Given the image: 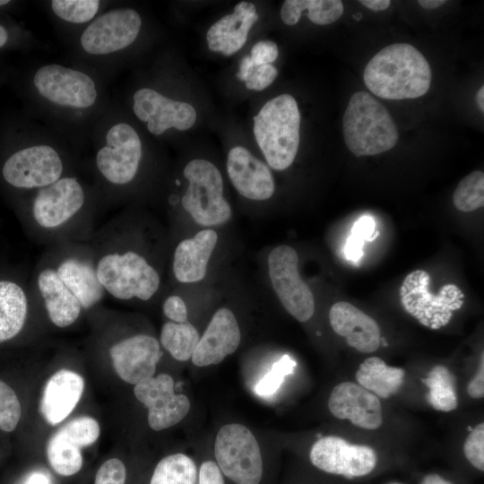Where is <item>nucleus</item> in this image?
I'll list each match as a JSON object with an SVG mask.
<instances>
[{"instance_id": "obj_1", "label": "nucleus", "mask_w": 484, "mask_h": 484, "mask_svg": "<svg viewBox=\"0 0 484 484\" xmlns=\"http://www.w3.org/2000/svg\"><path fill=\"white\" fill-rule=\"evenodd\" d=\"M431 69L424 56L406 43L389 45L365 67L363 79L376 96L386 99H415L428 92Z\"/></svg>"}, {"instance_id": "obj_2", "label": "nucleus", "mask_w": 484, "mask_h": 484, "mask_svg": "<svg viewBox=\"0 0 484 484\" xmlns=\"http://www.w3.org/2000/svg\"><path fill=\"white\" fill-rule=\"evenodd\" d=\"M300 113L294 97L281 94L267 101L254 117V134L268 165L287 169L299 145Z\"/></svg>"}, {"instance_id": "obj_3", "label": "nucleus", "mask_w": 484, "mask_h": 484, "mask_svg": "<svg viewBox=\"0 0 484 484\" xmlns=\"http://www.w3.org/2000/svg\"><path fill=\"white\" fill-rule=\"evenodd\" d=\"M342 126L345 143L357 157L387 151L398 141V131L391 115L366 91H358L350 97Z\"/></svg>"}, {"instance_id": "obj_4", "label": "nucleus", "mask_w": 484, "mask_h": 484, "mask_svg": "<svg viewBox=\"0 0 484 484\" xmlns=\"http://www.w3.org/2000/svg\"><path fill=\"white\" fill-rule=\"evenodd\" d=\"M188 182L181 199L183 209L198 225L220 226L232 217V209L223 195V180L218 168L210 160L194 159L184 168Z\"/></svg>"}, {"instance_id": "obj_5", "label": "nucleus", "mask_w": 484, "mask_h": 484, "mask_svg": "<svg viewBox=\"0 0 484 484\" xmlns=\"http://www.w3.org/2000/svg\"><path fill=\"white\" fill-rule=\"evenodd\" d=\"M95 270L105 291L121 300L134 298L149 300L160 286L157 270L133 250L104 255Z\"/></svg>"}, {"instance_id": "obj_6", "label": "nucleus", "mask_w": 484, "mask_h": 484, "mask_svg": "<svg viewBox=\"0 0 484 484\" xmlns=\"http://www.w3.org/2000/svg\"><path fill=\"white\" fill-rule=\"evenodd\" d=\"M214 455L220 471L236 484H259L263 460L254 434L238 423L220 428L214 443Z\"/></svg>"}, {"instance_id": "obj_7", "label": "nucleus", "mask_w": 484, "mask_h": 484, "mask_svg": "<svg viewBox=\"0 0 484 484\" xmlns=\"http://www.w3.org/2000/svg\"><path fill=\"white\" fill-rule=\"evenodd\" d=\"M429 274L416 270L406 276L400 289L401 303L408 314L431 329L446 325L453 311L463 303V294L454 284L443 286L438 294L428 290Z\"/></svg>"}, {"instance_id": "obj_8", "label": "nucleus", "mask_w": 484, "mask_h": 484, "mask_svg": "<svg viewBox=\"0 0 484 484\" xmlns=\"http://www.w3.org/2000/svg\"><path fill=\"white\" fill-rule=\"evenodd\" d=\"M268 274L274 292L285 310L299 322L315 313V298L298 272V255L290 246L274 247L267 258Z\"/></svg>"}, {"instance_id": "obj_9", "label": "nucleus", "mask_w": 484, "mask_h": 484, "mask_svg": "<svg viewBox=\"0 0 484 484\" xmlns=\"http://www.w3.org/2000/svg\"><path fill=\"white\" fill-rule=\"evenodd\" d=\"M309 459L315 467L324 472L351 480L372 472L377 454L368 445H351L341 437L327 436L312 445Z\"/></svg>"}, {"instance_id": "obj_10", "label": "nucleus", "mask_w": 484, "mask_h": 484, "mask_svg": "<svg viewBox=\"0 0 484 484\" xmlns=\"http://www.w3.org/2000/svg\"><path fill=\"white\" fill-rule=\"evenodd\" d=\"M99 422L89 416L73 419L58 428L46 446L48 461L59 475L77 473L83 462L82 449L91 445L99 436Z\"/></svg>"}, {"instance_id": "obj_11", "label": "nucleus", "mask_w": 484, "mask_h": 484, "mask_svg": "<svg viewBox=\"0 0 484 484\" xmlns=\"http://www.w3.org/2000/svg\"><path fill=\"white\" fill-rule=\"evenodd\" d=\"M106 140V145L96 156L99 170L112 184L131 182L142 158V143L138 134L128 124L119 123L108 130Z\"/></svg>"}, {"instance_id": "obj_12", "label": "nucleus", "mask_w": 484, "mask_h": 484, "mask_svg": "<svg viewBox=\"0 0 484 484\" xmlns=\"http://www.w3.org/2000/svg\"><path fill=\"white\" fill-rule=\"evenodd\" d=\"M62 172L59 154L48 145L20 150L10 156L3 167L4 178L20 188L47 186L57 181Z\"/></svg>"}, {"instance_id": "obj_13", "label": "nucleus", "mask_w": 484, "mask_h": 484, "mask_svg": "<svg viewBox=\"0 0 484 484\" xmlns=\"http://www.w3.org/2000/svg\"><path fill=\"white\" fill-rule=\"evenodd\" d=\"M134 393L148 409V424L156 431L177 424L190 410L188 397L175 393L173 378L165 373L135 385Z\"/></svg>"}, {"instance_id": "obj_14", "label": "nucleus", "mask_w": 484, "mask_h": 484, "mask_svg": "<svg viewBox=\"0 0 484 484\" xmlns=\"http://www.w3.org/2000/svg\"><path fill=\"white\" fill-rule=\"evenodd\" d=\"M33 82L43 97L61 106L88 108L97 98L95 82L88 74L62 65L40 67Z\"/></svg>"}, {"instance_id": "obj_15", "label": "nucleus", "mask_w": 484, "mask_h": 484, "mask_svg": "<svg viewBox=\"0 0 484 484\" xmlns=\"http://www.w3.org/2000/svg\"><path fill=\"white\" fill-rule=\"evenodd\" d=\"M142 25L139 13L134 9H117L97 18L83 31L81 43L91 55H105L131 45Z\"/></svg>"}, {"instance_id": "obj_16", "label": "nucleus", "mask_w": 484, "mask_h": 484, "mask_svg": "<svg viewBox=\"0 0 484 484\" xmlns=\"http://www.w3.org/2000/svg\"><path fill=\"white\" fill-rule=\"evenodd\" d=\"M134 112L148 130L159 135L174 127L180 131L191 128L197 118L194 108L189 103L174 100L158 91L143 88L134 95Z\"/></svg>"}, {"instance_id": "obj_17", "label": "nucleus", "mask_w": 484, "mask_h": 484, "mask_svg": "<svg viewBox=\"0 0 484 484\" xmlns=\"http://www.w3.org/2000/svg\"><path fill=\"white\" fill-rule=\"evenodd\" d=\"M161 355L159 341L148 334L127 337L109 349L117 375L134 385L153 377Z\"/></svg>"}, {"instance_id": "obj_18", "label": "nucleus", "mask_w": 484, "mask_h": 484, "mask_svg": "<svg viewBox=\"0 0 484 484\" xmlns=\"http://www.w3.org/2000/svg\"><path fill=\"white\" fill-rule=\"evenodd\" d=\"M84 203L82 186L74 177H60L41 187L33 202L32 213L43 228L54 229L68 221Z\"/></svg>"}, {"instance_id": "obj_19", "label": "nucleus", "mask_w": 484, "mask_h": 484, "mask_svg": "<svg viewBox=\"0 0 484 484\" xmlns=\"http://www.w3.org/2000/svg\"><path fill=\"white\" fill-rule=\"evenodd\" d=\"M328 409L339 419H347L357 428L376 430L382 426L379 398L353 382L338 384L329 396Z\"/></svg>"}, {"instance_id": "obj_20", "label": "nucleus", "mask_w": 484, "mask_h": 484, "mask_svg": "<svg viewBox=\"0 0 484 484\" xmlns=\"http://www.w3.org/2000/svg\"><path fill=\"white\" fill-rule=\"evenodd\" d=\"M226 167L231 184L243 197L261 202L273 195L275 183L270 169L246 148L230 149Z\"/></svg>"}, {"instance_id": "obj_21", "label": "nucleus", "mask_w": 484, "mask_h": 484, "mask_svg": "<svg viewBox=\"0 0 484 484\" xmlns=\"http://www.w3.org/2000/svg\"><path fill=\"white\" fill-rule=\"evenodd\" d=\"M241 341V332L234 313L219 308L212 315L191 358L196 367L220 363L234 353Z\"/></svg>"}, {"instance_id": "obj_22", "label": "nucleus", "mask_w": 484, "mask_h": 484, "mask_svg": "<svg viewBox=\"0 0 484 484\" xmlns=\"http://www.w3.org/2000/svg\"><path fill=\"white\" fill-rule=\"evenodd\" d=\"M333 330L344 337L349 346L361 353H372L381 345V331L375 319L354 305L339 301L329 310Z\"/></svg>"}, {"instance_id": "obj_23", "label": "nucleus", "mask_w": 484, "mask_h": 484, "mask_svg": "<svg viewBox=\"0 0 484 484\" xmlns=\"http://www.w3.org/2000/svg\"><path fill=\"white\" fill-rule=\"evenodd\" d=\"M84 390V379L78 373L61 369L47 381L39 402V411L52 426L65 420L78 404Z\"/></svg>"}, {"instance_id": "obj_24", "label": "nucleus", "mask_w": 484, "mask_h": 484, "mask_svg": "<svg viewBox=\"0 0 484 484\" xmlns=\"http://www.w3.org/2000/svg\"><path fill=\"white\" fill-rule=\"evenodd\" d=\"M218 233L212 228L199 230L180 241L174 252L172 269L181 283H196L207 273L209 261L218 243Z\"/></svg>"}, {"instance_id": "obj_25", "label": "nucleus", "mask_w": 484, "mask_h": 484, "mask_svg": "<svg viewBox=\"0 0 484 484\" xmlns=\"http://www.w3.org/2000/svg\"><path fill=\"white\" fill-rule=\"evenodd\" d=\"M258 20L254 4L242 1L234 11L214 22L207 30L206 41L210 50L231 56L246 44L249 30Z\"/></svg>"}, {"instance_id": "obj_26", "label": "nucleus", "mask_w": 484, "mask_h": 484, "mask_svg": "<svg viewBox=\"0 0 484 484\" xmlns=\"http://www.w3.org/2000/svg\"><path fill=\"white\" fill-rule=\"evenodd\" d=\"M39 293L51 322L57 327H68L79 317L82 305L63 283L56 270H42L37 280Z\"/></svg>"}, {"instance_id": "obj_27", "label": "nucleus", "mask_w": 484, "mask_h": 484, "mask_svg": "<svg viewBox=\"0 0 484 484\" xmlns=\"http://www.w3.org/2000/svg\"><path fill=\"white\" fill-rule=\"evenodd\" d=\"M56 272L82 308H90L102 299L105 290L98 280L95 268L88 262L70 257L61 262Z\"/></svg>"}, {"instance_id": "obj_28", "label": "nucleus", "mask_w": 484, "mask_h": 484, "mask_svg": "<svg viewBox=\"0 0 484 484\" xmlns=\"http://www.w3.org/2000/svg\"><path fill=\"white\" fill-rule=\"evenodd\" d=\"M404 375V369L387 366L378 357H369L359 365L355 377L358 385L377 397L387 399L399 391Z\"/></svg>"}, {"instance_id": "obj_29", "label": "nucleus", "mask_w": 484, "mask_h": 484, "mask_svg": "<svg viewBox=\"0 0 484 484\" xmlns=\"http://www.w3.org/2000/svg\"><path fill=\"white\" fill-rule=\"evenodd\" d=\"M28 312L24 290L9 281H0V343L15 337L23 328Z\"/></svg>"}, {"instance_id": "obj_30", "label": "nucleus", "mask_w": 484, "mask_h": 484, "mask_svg": "<svg viewBox=\"0 0 484 484\" xmlns=\"http://www.w3.org/2000/svg\"><path fill=\"white\" fill-rule=\"evenodd\" d=\"M304 11H307L312 22L327 25L342 15L344 7L341 0H286L281 9V18L286 25H295Z\"/></svg>"}, {"instance_id": "obj_31", "label": "nucleus", "mask_w": 484, "mask_h": 484, "mask_svg": "<svg viewBox=\"0 0 484 484\" xmlns=\"http://www.w3.org/2000/svg\"><path fill=\"white\" fill-rule=\"evenodd\" d=\"M199 339L198 331L188 321L165 323L160 336L162 347L178 361H186L192 358Z\"/></svg>"}, {"instance_id": "obj_32", "label": "nucleus", "mask_w": 484, "mask_h": 484, "mask_svg": "<svg viewBox=\"0 0 484 484\" xmlns=\"http://www.w3.org/2000/svg\"><path fill=\"white\" fill-rule=\"evenodd\" d=\"M422 383L429 389L428 401L435 410L448 412L457 408L455 377L445 367L435 366Z\"/></svg>"}, {"instance_id": "obj_33", "label": "nucleus", "mask_w": 484, "mask_h": 484, "mask_svg": "<svg viewBox=\"0 0 484 484\" xmlns=\"http://www.w3.org/2000/svg\"><path fill=\"white\" fill-rule=\"evenodd\" d=\"M150 484H197L194 462L184 454H174L156 465Z\"/></svg>"}, {"instance_id": "obj_34", "label": "nucleus", "mask_w": 484, "mask_h": 484, "mask_svg": "<svg viewBox=\"0 0 484 484\" xmlns=\"http://www.w3.org/2000/svg\"><path fill=\"white\" fill-rule=\"evenodd\" d=\"M454 206L461 212H473L484 205V173L475 170L458 184L454 195Z\"/></svg>"}, {"instance_id": "obj_35", "label": "nucleus", "mask_w": 484, "mask_h": 484, "mask_svg": "<svg viewBox=\"0 0 484 484\" xmlns=\"http://www.w3.org/2000/svg\"><path fill=\"white\" fill-rule=\"evenodd\" d=\"M99 1L97 0H54L52 10L61 19L83 23L90 21L98 12Z\"/></svg>"}, {"instance_id": "obj_36", "label": "nucleus", "mask_w": 484, "mask_h": 484, "mask_svg": "<svg viewBox=\"0 0 484 484\" xmlns=\"http://www.w3.org/2000/svg\"><path fill=\"white\" fill-rule=\"evenodd\" d=\"M377 234L374 219L369 216L359 219L354 223L344 247L346 258L357 263L363 255L362 247L365 240L372 241Z\"/></svg>"}, {"instance_id": "obj_37", "label": "nucleus", "mask_w": 484, "mask_h": 484, "mask_svg": "<svg viewBox=\"0 0 484 484\" xmlns=\"http://www.w3.org/2000/svg\"><path fill=\"white\" fill-rule=\"evenodd\" d=\"M22 416V407L14 390L0 379V429L13 431Z\"/></svg>"}, {"instance_id": "obj_38", "label": "nucleus", "mask_w": 484, "mask_h": 484, "mask_svg": "<svg viewBox=\"0 0 484 484\" xmlns=\"http://www.w3.org/2000/svg\"><path fill=\"white\" fill-rule=\"evenodd\" d=\"M463 454L468 462L477 470L484 471V423L471 429L463 444Z\"/></svg>"}, {"instance_id": "obj_39", "label": "nucleus", "mask_w": 484, "mask_h": 484, "mask_svg": "<svg viewBox=\"0 0 484 484\" xmlns=\"http://www.w3.org/2000/svg\"><path fill=\"white\" fill-rule=\"evenodd\" d=\"M295 362L288 356H284L279 362L275 363L271 372L257 385L256 391L259 394H270L277 390L283 377L292 373Z\"/></svg>"}, {"instance_id": "obj_40", "label": "nucleus", "mask_w": 484, "mask_h": 484, "mask_svg": "<svg viewBox=\"0 0 484 484\" xmlns=\"http://www.w3.org/2000/svg\"><path fill=\"white\" fill-rule=\"evenodd\" d=\"M126 470L123 462L117 458L106 461L95 476L94 484H125Z\"/></svg>"}, {"instance_id": "obj_41", "label": "nucleus", "mask_w": 484, "mask_h": 484, "mask_svg": "<svg viewBox=\"0 0 484 484\" xmlns=\"http://www.w3.org/2000/svg\"><path fill=\"white\" fill-rule=\"evenodd\" d=\"M277 75L278 70L272 64L255 66L245 82L246 88L253 91H263L274 82Z\"/></svg>"}, {"instance_id": "obj_42", "label": "nucleus", "mask_w": 484, "mask_h": 484, "mask_svg": "<svg viewBox=\"0 0 484 484\" xmlns=\"http://www.w3.org/2000/svg\"><path fill=\"white\" fill-rule=\"evenodd\" d=\"M279 55L277 45L271 40L255 43L250 51V59L255 66L272 64Z\"/></svg>"}, {"instance_id": "obj_43", "label": "nucleus", "mask_w": 484, "mask_h": 484, "mask_svg": "<svg viewBox=\"0 0 484 484\" xmlns=\"http://www.w3.org/2000/svg\"><path fill=\"white\" fill-rule=\"evenodd\" d=\"M164 315L175 323L187 322V307L182 298L177 295L168 297L162 306Z\"/></svg>"}, {"instance_id": "obj_44", "label": "nucleus", "mask_w": 484, "mask_h": 484, "mask_svg": "<svg viewBox=\"0 0 484 484\" xmlns=\"http://www.w3.org/2000/svg\"><path fill=\"white\" fill-rule=\"evenodd\" d=\"M198 484H224V480L217 463L212 461L203 462L199 471Z\"/></svg>"}, {"instance_id": "obj_45", "label": "nucleus", "mask_w": 484, "mask_h": 484, "mask_svg": "<svg viewBox=\"0 0 484 484\" xmlns=\"http://www.w3.org/2000/svg\"><path fill=\"white\" fill-rule=\"evenodd\" d=\"M484 357L481 354L479 370L467 386L468 394L474 399H482L484 396Z\"/></svg>"}, {"instance_id": "obj_46", "label": "nucleus", "mask_w": 484, "mask_h": 484, "mask_svg": "<svg viewBox=\"0 0 484 484\" xmlns=\"http://www.w3.org/2000/svg\"><path fill=\"white\" fill-rule=\"evenodd\" d=\"M255 66L252 63L249 56H245L240 62L239 70L237 73L236 76L238 80L246 82V79L252 73Z\"/></svg>"}, {"instance_id": "obj_47", "label": "nucleus", "mask_w": 484, "mask_h": 484, "mask_svg": "<svg viewBox=\"0 0 484 484\" xmlns=\"http://www.w3.org/2000/svg\"><path fill=\"white\" fill-rule=\"evenodd\" d=\"M360 4L375 12L383 11L390 6L391 1L389 0H360Z\"/></svg>"}, {"instance_id": "obj_48", "label": "nucleus", "mask_w": 484, "mask_h": 484, "mask_svg": "<svg viewBox=\"0 0 484 484\" xmlns=\"http://www.w3.org/2000/svg\"><path fill=\"white\" fill-rule=\"evenodd\" d=\"M421 484H452L450 481L446 480L445 479L442 478L440 475L436 473H431L426 475Z\"/></svg>"}, {"instance_id": "obj_49", "label": "nucleus", "mask_w": 484, "mask_h": 484, "mask_svg": "<svg viewBox=\"0 0 484 484\" xmlns=\"http://www.w3.org/2000/svg\"><path fill=\"white\" fill-rule=\"evenodd\" d=\"M25 484H48V479L45 474L36 472L30 476Z\"/></svg>"}, {"instance_id": "obj_50", "label": "nucleus", "mask_w": 484, "mask_h": 484, "mask_svg": "<svg viewBox=\"0 0 484 484\" xmlns=\"http://www.w3.org/2000/svg\"><path fill=\"white\" fill-rule=\"evenodd\" d=\"M418 4L425 9H435L445 4V0H419Z\"/></svg>"}, {"instance_id": "obj_51", "label": "nucleus", "mask_w": 484, "mask_h": 484, "mask_svg": "<svg viewBox=\"0 0 484 484\" xmlns=\"http://www.w3.org/2000/svg\"><path fill=\"white\" fill-rule=\"evenodd\" d=\"M476 99H477L479 108L481 110V112H483L484 111V87L483 86H481L480 89L478 91Z\"/></svg>"}, {"instance_id": "obj_52", "label": "nucleus", "mask_w": 484, "mask_h": 484, "mask_svg": "<svg viewBox=\"0 0 484 484\" xmlns=\"http://www.w3.org/2000/svg\"><path fill=\"white\" fill-rule=\"evenodd\" d=\"M8 34L6 30L0 25V48L3 47L7 41Z\"/></svg>"}, {"instance_id": "obj_53", "label": "nucleus", "mask_w": 484, "mask_h": 484, "mask_svg": "<svg viewBox=\"0 0 484 484\" xmlns=\"http://www.w3.org/2000/svg\"><path fill=\"white\" fill-rule=\"evenodd\" d=\"M8 3H9L8 0H0V5H4V4H6Z\"/></svg>"}, {"instance_id": "obj_54", "label": "nucleus", "mask_w": 484, "mask_h": 484, "mask_svg": "<svg viewBox=\"0 0 484 484\" xmlns=\"http://www.w3.org/2000/svg\"><path fill=\"white\" fill-rule=\"evenodd\" d=\"M390 484H402V483L393 482V483H390Z\"/></svg>"}]
</instances>
